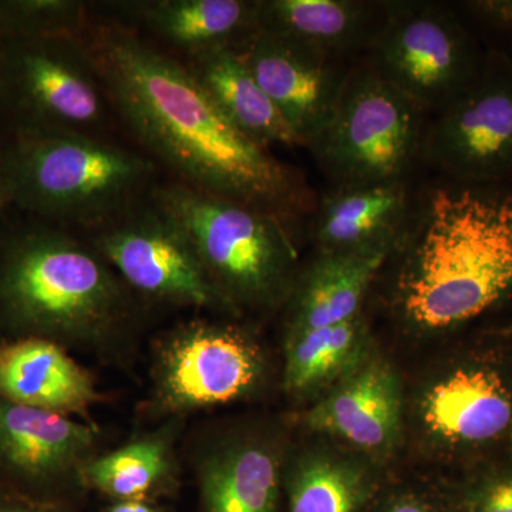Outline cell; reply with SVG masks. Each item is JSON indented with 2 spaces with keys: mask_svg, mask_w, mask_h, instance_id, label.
I'll return each instance as SVG.
<instances>
[{
  "mask_svg": "<svg viewBox=\"0 0 512 512\" xmlns=\"http://www.w3.org/2000/svg\"><path fill=\"white\" fill-rule=\"evenodd\" d=\"M0 200H8V198H6L5 187H3L2 174H0Z\"/></svg>",
  "mask_w": 512,
  "mask_h": 512,
  "instance_id": "cell-31",
  "label": "cell"
},
{
  "mask_svg": "<svg viewBox=\"0 0 512 512\" xmlns=\"http://www.w3.org/2000/svg\"><path fill=\"white\" fill-rule=\"evenodd\" d=\"M285 387L305 397L332 389L372 355L363 313L335 326L288 332Z\"/></svg>",
  "mask_w": 512,
  "mask_h": 512,
  "instance_id": "cell-23",
  "label": "cell"
},
{
  "mask_svg": "<svg viewBox=\"0 0 512 512\" xmlns=\"http://www.w3.org/2000/svg\"><path fill=\"white\" fill-rule=\"evenodd\" d=\"M458 5L477 28L512 42V0H468Z\"/></svg>",
  "mask_w": 512,
  "mask_h": 512,
  "instance_id": "cell-29",
  "label": "cell"
},
{
  "mask_svg": "<svg viewBox=\"0 0 512 512\" xmlns=\"http://www.w3.org/2000/svg\"><path fill=\"white\" fill-rule=\"evenodd\" d=\"M107 512H158L150 505L144 504L143 501H121L114 505Z\"/></svg>",
  "mask_w": 512,
  "mask_h": 512,
  "instance_id": "cell-30",
  "label": "cell"
},
{
  "mask_svg": "<svg viewBox=\"0 0 512 512\" xmlns=\"http://www.w3.org/2000/svg\"><path fill=\"white\" fill-rule=\"evenodd\" d=\"M93 22L92 3L79 0L0 2L3 42L43 37L83 39Z\"/></svg>",
  "mask_w": 512,
  "mask_h": 512,
  "instance_id": "cell-26",
  "label": "cell"
},
{
  "mask_svg": "<svg viewBox=\"0 0 512 512\" xmlns=\"http://www.w3.org/2000/svg\"><path fill=\"white\" fill-rule=\"evenodd\" d=\"M264 353L247 333L191 320L161 342L154 367L157 404L190 413L245 399L264 382Z\"/></svg>",
  "mask_w": 512,
  "mask_h": 512,
  "instance_id": "cell-12",
  "label": "cell"
},
{
  "mask_svg": "<svg viewBox=\"0 0 512 512\" xmlns=\"http://www.w3.org/2000/svg\"><path fill=\"white\" fill-rule=\"evenodd\" d=\"M0 100L18 130L107 137L116 113L83 39L9 40L0 47Z\"/></svg>",
  "mask_w": 512,
  "mask_h": 512,
  "instance_id": "cell-8",
  "label": "cell"
},
{
  "mask_svg": "<svg viewBox=\"0 0 512 512\" xmlns=\"http://www.w3.org/2000/svg\"><path fill=\"white\" fill-rule=\"evenodd\" d=\"M369 63L424 113L439 114L476 79L487 49L456 9L436 2H383Z\"/></svg>",
  "mask_w": 512,
  "mask_h": 512,
  "instance_id": "cell-7",
  "label": "cell"
},
{
  "mask_svg": "<svg viewBox=\"0 0 512 512\" xmlns=\"http://www.w3.org/2000/svg\"><path fill=\"white\" fill-rule=\"evenodd\" d=\"M390 251L319 252L299 271L288 299V332L335 326L362 313V303Z\"/></svg>",
  "mask_w": 512,
  "mask_h": 512,
  "instance_id": "cell-19",
  "label": "cell"
},
{
  "mask_svg": "<svg viewBox=\"0 0 512 512\" xmlns=\"http://www.w3.org/2000/svg\"><path fill=\"white\" fill-rule=\"evenodd\" d=\"M0 512H29V511H15V510H9V511H0Z\"/></svg>",
  "mask_w": 512,
  "mask_h": 512,
  "instance_id": "cell-32",
  "label": "cell"
},
{
  "mask_svg": "<svg viewBox=\"0 0 512 512\" xmlns=\"http://www.w3.org/2000/svg\"><path fill=\"white\" fill-rule=\"evenodd\" d=\"M94 443L96 434L87 424L64 414L0 402V456L26 476L83 478Z\"/></svg>",
  "mask_w": 512,
  "mask_h": 512,
  "instance_id": "cell-18",
  "label": "cell"
},
{
  "mask_svg": "<svg viewBox=\"0 0 512 512\" xmlns=\"http://www.w3.org/2000/svg\"><path fill=\"white\" fill-rule=\"evenodd\" d=\"M394 305L423 332L480 318L512 292V184L447 183L414 201Z\"/></svg>",
  "mask_w": 512,
  "mask_h": 512,
  "instance_id": "cell-2",
  "label": "cell"
},
{
  "mask_svg": "<svg viewBox=\"0 0 512 512\" xmlns=\"http://www.w3.org/2000/svg\"><path fill=\"white\" fill-rule=\"evenodd\" d=\"M383 20V2L258 0V29L288 36L345 59L369 50Z\"/></svg>",
  "mask_w": 512,
  "mask_h": 512,
  "instance_id": "cell-21",
  "label": "cell"
},
{
  "mask_svg": "<svg viewBox=\"0 0 512 512\" xmlns=\"http://www.w3.org/2000/svg\"><path fill=\"white\" fill-rule=\"evenodd\" d=\"M183 63L221 113L254 143L265 148L301 146L238 50H220Z\"/></svg>",
  "mask_w": 512,
  "mask_h": 512,
  "instance_id": "cell-22",
  "label": "cell"
},
{
  "mask_svg": "<svg viewBox=\"0 0 512 512\" xmlns=\"http://www.w3.org/2000/svg\"><path fill=\"white\" fill-rule=\"evenodd\" d=\"M463 512H466V511L463 510Z\"/></svg>",
  "mask_w": 512,
  "mask_h": 512,
  "instance_id": "cell-34",
  "label": "cell"
},
{
  "mask_svg": "<svg viewBox=\"0 0 512 512\" xmlns=\"http://www.w3.org/2000/svg\"><path fill=\"white\" fill-rule=\"evenodd\" d=\"M160 168L109 137L18 130L0 161L6 198L86 234L150 197Z\"/></svg>",
  "mask_w": 512,
  "mask_h": 512,
  "instance_id": "cell-3",
  "label": "cell"
},
{
  "mask_svg": "<svg viewBox=\"0 0 512 512\" xmlns=\"http://www.w3.org/2000/svg\"><path fill=\"white\" fill-rule=\"evenodd\" d=\"M369 512H463V508L456 490L444 494L396 490L380 491Z\"/></svg>",
  "mask_w": 512,
  "mask_h": 512,
  "instance_id": "cell-28",
  "label": "cell"
},
{
  "mask_svg": "<svg viewBox=\"0 0 512 512\" xmlns=\"http://www.w3.org/2000/svg\"><path fill=\"white\" fill-rule=\"evenodd\" d=\"M282 474L271 441L244 437L221 444L200 463L204 512H278Z\"/></svg>",
  "mask_w": 512,
  "mask_h": 512,
  "instance_id": "cell-20",
  "label": "cell"
},
{
  "mask_svg": "<svg viewBox=\"0 0 512 512\" xmlns=\"http://www.w3.org/2000/svg\"><path fill=\"white\" fill-rule=\"evenodd\" d=\"M456 491L466 512H512V454L471 468Z\"/></svg>",
  "mask_w": 512,
  "mask_h": 512,
  "instance_id": "cell-27",
  "label": "cell"
},
{
  "mask_svg": "<svg viewBox=\"0 0 512 512\" xmlns=\"http://www.w3.org/2000/svg\"><path fill=\"white\" fill-rule=\"evenodd\" d=\"M158 204L173 215L229 311H269L288 302L298 252L281 215L160 181Z\"/></svg>",
  "mask_w": 512,
  "mask_h": 512,
  "instance_id": "cell-5",
  "label": "cell"
},
{
  "mask_svg": "<svg viewBox=\"0 0 512 512\" xmlns=\"http://www.w3.org/2000/svg\"><path fill=\"white\" fill-rule=\"evenodd\" d=\"M420 419L441 446L477 458V466L511 454V353L477 349L460 357L427 387Z\"/></svg>",
  "mask_w": 512,
  "mask_h": 512,
  "instance_id": "cell-11",
  "label": "cell"
},
{
  "mask_svg": "<svg viewBox=\"0 0 512 512\" xmlns=\"http://www.w3.org/2000/svg\"><path fill=\"white\" fill-rule=\"evenodd\" d=\"M510 332H511V336H512V326H511Z\"/></svg>",
  "mask_w": 512,
  "mask_h": 512,
  "instance_id": "cell-33",
  "label": "cell"
},
{
  "mask_svg": "<svg viewBox=\"0 0 512 512\" xmlns=\"http://www.w3.org/2000/svg\"><path fill=\"white\" fill-rule=\"evenodd\" d=\"M413 205L406 181L336 187L313 218L319 252H393Z\"/></svg>",
  "mask_w": 512,
  "mask_h": 512,
  "instance_id": "cell-16",
  "label": "cell"
},
{
  "mask_svg": "<svg viewBox=\"0 0 512 512\" xmlns=\"http://www.w3.org/2000/svg\"><path fill=\"white\" fill-rule=\"evenodd\" d=\"M138 299L229 311L183 228L151 192L93 231L80 234Z\"/></svg>",
  "mask_w": 512,
  "mask_h": 512,
  "instance_id": "cell-9",
  "label": "cell"
},
{
  "mask_svg": "<svg viewBox=\"0 0 512 512\" xmlns=\"http://www.w3.org/2000/svg\"><path fill=\"white\" fill-rule=\"evenodd\" d=\"M104 22L133 30L190 62L220 50H239L258 30V0H126L104 2Z\"/></svg>",
  "mask_w": 512,
  "mask_h": 512,
  "instance_id": "cell-14",
  "label": "cell"
},
{
  "mask_svg": "<svg viewBox=\"0 0 512 512\" xmlns=\"http://www.w3.org/2000/svg\"><path fill=\"white\" fill-rule=\"evenodd\" d=\"M83 40L117 121L168 180L289 221L305 208L299 177L242 134L181 60L96 18Z\"/></svg>",
  "mask_w": 512,
  "mask_h": 512,
  "instance_id": "cell-1",
  "label": "cell"
},
{
  "mask_svg": "<svg viewBox=\"0 0 512 512\" xmlns=\"http://www.w3.org/2000/svg\"><path fill=\"white\" fill-rule=\"evenodd\" d=\"M305 421L366 456H389L402 434V384L392 366L372 353L306 413Z\"/></svg>",
  "mask_w": 512,
  "mask_h": 512,
  "instance_id": "cell-15",
  "label": "cell"
},
{
  "mask_svg": "<svg viewBox=\"0 0 512 512\" xmlns=\"http://www.w3.org/2000/svg\"><path fill=\"white\" fill-rule=\"evenodd\" d=\"M284 484L288 512H369L382 491L372 468L325 450L302 454Z\"/></svg>",
  "mask_w": 512,
  "mask_h": 512,
  "instance_id": "cell-24",
  "label": "cell"
},
{
  "mask_svg": "<svg viewBox=\"0 0 512 512\" xmlns=\"http://www.w3.org/2000/svg\"><path fill=\"white\" fill-rule=\"evenodd\" d=\"M0 298L16 319L76 346L127 328L138 301L86 238L64 228L35 229L12 242Z\"/></svg>",
  "mask_w": 512,
  "mask_h": 512,
  "instance_id": "cell-4",
  "label": "cell"
},
{
  "mask_svg": "<svg viewBox=\"0 0 512 512\" xmlns=\"http://www.w3.org/2000/svg\"><path fill=\"white\" fill-rule=\"evenodd\" d=\"M424 116L366 63L350 70L338 106L308 147L336 187L406 181L421 157Z\"/></svg>",
  "mask_w": 512,
  "mask_h": 512,
  "instance_id": "cell-6",
  "label": "cell"
},
{
  "mask_svg": "<svg viewBox=\"0 0 512 512\" xmlns=\"http://www.w3.org/2000/svg\"><path fill=\"white\" fill-rule=\"evenodd\" d=\"M0 394L10 403L47 412L84 414L99 393L87 370L50 339L0 346Z\"/></svg>",
  "mask_w": 512,
  "mask_h": 512,
  "instance_id": "cell-17",
  "label": "cell"
},
{
  "mask_svg": "<svg viewBox=\"0 0 512 512\" xmlns=\"http://www.w3.org/2000/svg\"><path fill=\"white\" fill-rule=\"evenodd\" d=\"M512 454V453H511Z\"/></svg>",
  "mask_w": 512,
  "mask_h": 512,
  "instance_id": "cell-35",
  "label": "cell"
},
{
  "mask_svg": "<svg viewBox=\"0 0 512 512\" xmlns=\"http://www.w3.org/2000/svg\"><path fill=\"white\" fill-rule=\"evenodd\" d=\"M421 157L457 183L512 184V55L487 49L474 82L426 127Z\"/></svg>",
  "mask_w": 512,
  "mask_h": 512,
  "instance_id": "cell-10",
  "label": "cell"
},
{
  "mask_svg": "<svg viewBox=\"0 0 512 512\" xmlns=\"http://www.w3.org/2000/svg\"><path fill=\"white\" fill-rule=\"evenodd\" d=\"M173 473L174 454L168 437L153 436L93 457L84 467L83 478L110 497L140 501L167 484Z\"/></svg>",
  "mask_w": 512,
  "mask_h": 512,
  "instance_id": "cell-25",
  "label": "cell"
},
{
  "mask_svg": "<svg viewBox=\"0 0 512 512\" xmlns=\"http://www.w3.org/2000/svg\"><path fill=\"white\" fill-rule=\"evenodd\" d=\"M238 52L299 144L308 147L328 124L348 82L342 57L261 29Z\"/></svg>",
  "mask_w": 512,
  "mask_h": 512,
  "instance_id": "cell-13",
  "label": "cell"
}]
</instances>
